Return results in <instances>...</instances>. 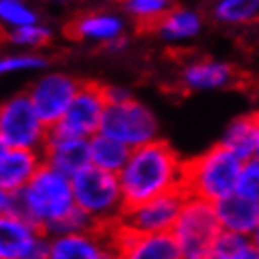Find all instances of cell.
<instances>
[{
	"label": "cell",
	"instance_id": "2",
	"mask_svg": "<svg viewBox=\"0 0 259 259\" xmlns=\"http://www.w3.org/2000/svg\"><path fill=\"white\" fill-rule=\"evenodd\" d=\"M242 163L244 160L216 143L192 160H186L184 192L214 205L237 192Z\"/></svg>",
	"mask_w": 259,
	"mask_h": 259
},
{
	"label": "cell",
	"instance_id": "33",
	"mask_svg": "<svg viewBox=\"0 0 259 259\" xmlns=\"http://www.w3.org/2000/svg\"><path fill=\"white\" fill-rule=\"evenodd\" d=\"M253 158L259 160V111L255 113V132H253Z\"/></svg>",
	"mask_w": 259,
	"mask_h": 259
},
{
	"label": "cell",
	"instance_id": "23",
	"mask_svg": "<svg viewBox=\"0 0 259 259\" xmlns=\"http://www.w3.org/2000/svg\"><path fill=\"white\" fill-rule=\"evenodd\" d=\"M173 6L175 0H117V8L130 23L145 30H152Z\"/></svg>",
	"mask_w": 259,
	"mask_h": 259
},
{
	"label": "cell",
	"instance_id": "24",
	"mask_svg": "<svg viewBox=\"0 0 259 259\" xmlns=\"http://www.w3.org/2000/svg\"><path fill=\"white\" fill-rule=\"evenodd\" d=\"M53 36H55L53 26L44 21L4 30V41L12 49H19V51H41L53 41Z\"/></svg>",
	"mask_w": 259,
	"mask_h": 259
},
{
	"label": "cell",
	"instance_id": "30",
	"mask_svg": "<svg viewBox=\"0 0 259 259\" xmlns=\"http://www.w3.org/2000/svg\"><path fill=\"white\" fill-rule=\"evenodd\" d=\"M0 216H25V203L21 192L0 190Z\"/></svg>",
	"mask_w": 259,
	"mask_h": 259
},
{
	"label": "cell",
	"instance_id": "18",
	"mask_svg": "<svg viewBox=\"0 0 259 259\" xmlns=\"http://www.w3.org/2000/svg\"><path fill=\"white\" fill-rule=\"evenodd\" d=\"M44 165L39 150L0 147V190L21 192Z\"/></svg>",
	"mask_w": 259,
	"mask_h": 259
},
{
	"label": "cell",
	"instance_id": "15",
	"mask_svg": "<svg viewBox=\"0 0 259 259\" xmlns=\"http://www.w3.org/2000/svg\"><path fill=\"white\" fill-rule=\"evenodd\" d=\"M118 259H184L171 233H134L120 224L113 227Z\"/></svg>",
	"mask_w": 259,
	"mask_h": 259
},
{
	"label": "cell",
	"instance_id": "27",
	"mask_svg": "<svg viewBox=\"0 0 259 259\" xmlns=\"http://www.w3.org/2000/svg\"><path fill=\"white\" fill-rule=\"evenodd\" d=\"M237 194L259 203V160L250 158L242 163L237 182Z\"/></svg>",
	"mask_w": 259,
	"mask_h": 259
},
{
	"label": "cell",
	"instance_id": "11",
	"mask_svg": "<svg viewBox=\"0 0 259 259\" xmlns=\"http://www.w3.org/2000/svg\"><path fill=\"white\" fill-rule=\"evenodd\" d=\"M186 197L188 194L184 190H177L128 207L120 220V226L143 235L171 233L182 212Z\"/></svg>",
	"mask_w": 259,
	"mask_h": 259
},
{
	"label": "cell",
	"instance_id": "16",
	"mask_svg": "<svg viewBox=\"0 0 259 259\" xmlns=\"http://www.w3.org/2000/svg\"><path fill=\"white\" fill-rule=\"evenodd\" d=\"M41 156L46 165H51L53 169L71 179L91 165L89 139L68 136L57 130L49 132V137L41 149Z\"/></svg>",
	"mask_w": 259,
	"mask_h": 259
},
{
	"label": "cell",
	"instance_id": "32",
	"mask_svg": "<svg viewBox=\"0 0 259 259\" xmlns=\"http://www.w3.org/2000/svg\"><path fill=\"white\" fill-rule=\"evenodd\" d=\"M231 259H259V248L253 244L252 240H248Z\"/></svg>",
	"mask_w": 259,
	"mask_h": 259
},
{
	"label": "cell",
	"instance_id": "17",
	"mask_svg": "<svg viewBox=\"0 0 259 259\" xmlns=\"http://www.w3.org/2000/svg\"><path fill=\"white\" fill-rule=\"evenodd\" d=\"M205 23H207V17L201 10L194 6L175 4L158 21V25L150 32L154 34L156 39H160L169 47L186 46L203 34Z\"/></svg>",
	"mask_w": 259,
	"mask_h": 259
},
{
	"label": "cell",
	"instance_id": "28",
	"mask_svg": "<svg viewBox=\"0 0 259 259\" xmlns=\"http://www.w3.org/2000/svg\"><path fill=\"white\" fill-rule=\"evenodd\" d=\"M248 240H250L248 237H242V235H237V233H231V231H224V229H222L220 235L214 240L208 259H231L240 248L246 244Z\"/></svg>",
	"mask_w": 259,
	"mask_h": 259
},
{
	"label": "cell",
	"instance_id": "1",
	"mask_svg": "<svg viewBox=\"0 0 259 259\" xmlns=\"http://www.w3.org/2000/svg\"><path fill=\"white\" fill-rule=\"evenodd\" d=\"M186 160L165 139L134 149L128 163L118 173L126 207L139 205L143 201L162 194L184 190Z\"/></svg>",
	"mask_w": 259,
	"mask_h": 259
},
{
	"label": "cell",
	"instance_id": "19",
	"mask_svg": "<svg viewBox=\"0 0 259 259\" xmlns=\"http://www.w3.org/2000/svg\"><path fill=\"white\" fill-rule=\"evenodd\" d=\"M216 216L224 231L248 237L253 233V229L259 222V203L244 197L240 194H231L222 201L214 203Z\"/></svg>",
	"mask_w": 259,
	"mask_h": 259
},
{
	"label": "cell",
	"instance_id": "31",
	"mask_svg": "<svg viewBox=\"0 0 259 259\" xmlns=\"http://www.w3.org/2000/svg\"><path fill=\"white\" fill-rule=\"evenodd\" d=\"M105 96L109 104H120V102L134 98V92L122 84H105Z\"/></svg>",
	"mask_w": 259,
	"mask_h": 259
},
{
	"label": "cell",
	"instance_id": "21",
	"mask_svg": "<svg viewBox=\"0 0 259 259\" xmlns=\"http://www.w3.org/2000/svg\"><path fill=\"white\" fill-rule=\"evenodd\" d=\"M89 154H91V165L118 175L128 163L132 149L115 137L100 132L89 139Z\"/></svg>",
	"mask_w": 259,
	"mask_h": 259
},
{
	"label": "cell",
	"instance_id": "8",
	"mask_svg": "<svg viewBox=\"0 0 259 259\" xmlns=\"http://www.w3.org/2000/svg\"><path fill=\"white\" fill-rule=\"evenodd\" d=\"M130 25L128 17L118 8H92L75 15L66 26V34L84 46L118 53L128 46Z\"/></svg>",
	"mask_w": 259,
	"mask_h": 259
},
{
	"label": "cell",
	"instance_id": "12",
	"mask_svg": "<svg viewBox=\"0 0 259 259\" xmlns=\"http://www.w3.org/2000/svg\"><path fill=\"white\" fill-rule=\"evenodd\" d=\"M239 70L231 62L216 57H190L177 70V83L190 94L222 92L239 83Z\"/></svg>",
	"mask_w": 259,
	"mask_h": 259
},
{
	"label": "cell",
	"instance_id": "35",
	"mask_svg": "<svg viewBox=\"0 0 259 259\" xmlns=\"http://www.w3.org/2000/svg\"><path fill=\"white\" fill-rule=\"evenodd\" d=\"M28 259H47V255H36V257H28Z\"/></svg>",
	"mask_w": 259,
	"mask_h": 259
},
{
	"label": "cell",
	"instance_id": "20",
	"mask_svg": "<svg viewBox=\"0 0 259 259\" xmlns=\"http://www.w3.org/2000/svg\"><path fill=\"white\" fill-rule=\"evenodd\" d=\"M208 19L224 28H242L259 19V0H212Z\"/></svg>",
	"mask_w": 259,
	"mask_h": 259
},
{
	"label": "cell",
	"instance_id": "4",
	"mask_svg": "<svg viewBox=\"0 0 259 259\" xmlns=\"http://www.w3.org/2000/svg\"><path fill=\"white\" fill-rule=\"evenodd\" d=\"M75 205L89 214L98 227H115L126 212L122 186L117 173L89 165L71 179Z\"/></svg>",
	"mask_w": 259,
	"mask_h": 259
},
{
	"label": "cell",
	"instance_id": "13",
	"mask_svg": "<svg viewBox=\"0 0 259 259\" xmlns=\"http://www.w3.org/2000/svg\"><path fill=\"white\" fill-rule=\"evenodd\" d=\"M47 259H118L113 227H94L81 233L51 235Z\"/></svg>",
	"mask_w": 259,
	"mask_h": 259
},
{
	"label": "cell",
	"instance_id": "22",
	"mask_svg": "<svg viewBox=\"0 0 259 259\" xmlns=\"http://www.w3.org/2000/svg\"><path fill=\"white\" fill-rule=\"evenodd\" d=\"M253 132H255V113L239 115L229 120L218 143L246 162L253 158Z\"/></svg>",
	"mask_w": 259,
	"mask_h": 259
},
{
	"label": "cell",
	"instance_id": "7",
	"mask_svg": "<svg viewBox=\"0 0 259 259\" xmlns=\"http://www.w3.org/2000/svg\"><path fill=\"white\" fill-rule=\"evenodd\" d=\"M102 132L118 139L132 150L162 139V124L158 115L150 105L137 100L136 96L120 104L107 105Z\"/></svg>",
	"mask_w": 259,
	"mask_h": 259
},
{
	"label": "cell",
	"instance_id": "9",
	"mask_svg": "<svg viewBox=\"0 0 259 259\" xmlns=\"http://www.w3.org/2000/svg\"><path fill=\"white\" fill-rule=\"evenodd\" d=\"M83 79L71 75L62 70H46L38 73V77L28 84L26 94L38 111L39 118L55 128L62 120L66 111L70 109L73 98L81 89Z\"/></svg>",
	"mask_w": 259,
	"mask_h": 259
},
{
	"label": "cell",
	"instance_id": "10",
	"mask_svg": "<svg viewBox=\"0 0 259 259\" xmlns=\"http://www.w3.org/2000/svg\"><path fill=\"white\" fill-rule=\"evenodd\" d=\"M107 105L109 102L105 96V84L98 81H83L70 109L66 111L62 120L51 130H57L68 136L91 139L92 136L102 132Z\"/></svg>",
	"mask_w": 259,
	"mask_h": 259
},
{
	"label": "cell",
	"instance_id": "26",
	"mask_svg": "<svg viewBox=\"0 0 259 259\" xmlns=\"http://www.w3.org/2000/svg\"><path fill=\"white\" fill-rule=\"evenodd\" d=\"M41 21V13L30 0H0V23L4 30L34 25Z\"/></svg>",
	"mask_w": 259,
	"mask_h": 259
},
{
	"label": "cell",
	"instance_id": "5",
	"mask_svg": "<svg viewBox=\"0 0 259 259\" xmlns=\"http://www.w3.org/2000/svg\"><path fill=\"white\" fill-rule=\"evenodd\" d=\"M51 128L39 118L26 91L15 92L0 105V147L6 149H44Z\"/></svg>",
	"mask_w": 259,
	"mask_h": 259
},
{
	"label": "cell",
	"instance_id": "29",
	"mask_svg": "<svg viewBox=\"0 0 259 259\" xmlns=\"http://www.w3.org/2000/svg\"><path fill=\"white\" fill-rule=\"evenodd\" d=\"M98 227L89 214H84L79 207H75L71 210L64 220L60 222L59 226L53 229L51 235H66V233H81V231H89V229H94ZM49 235V237H51Z\"/></svg>",
	"mask_w": 259,
	"mask_h": 259
},
{
	"label": "cell",
	"instance_id": "3",
	"mask_svg": "<svg viewBox=\"0 0 259 259\" xmlns=\"http://www.w3.org/2000/svg\"><path fill=\"white\" fill-rule=\"evenodd\" d=\"M25 203V218L32 220L47 235L77 207L71 177L51 165H41L34 179L21 190Z\"/></svg>",
	"mask_w": 259,
	"mask_h": 259
},
{
	"label": "cell",
	"instance_id": "14",
	"mask_svg": "<svg viewBox=\"0 0 259 259\" xmlns=\"http://www.w3.org/2000/svg\"><path fill=\"white\" fill-rule=\"evenodd\" d=\"M49 235L25 216H0V259L46 255Z\"/></svg>",
	"mask_w": 259,
	"mask_h": 259
},
{
	"label": "cell",
	"instance_id": "34",
	"mask_svg": "<svg viewBox=\"0 0 259 259\" xmlns=\"http://www.w3.org/2000/svg\"><path fill=\"white\" fill-rule=\"evenodd\" d=\"M250 240L259 248V222H257V226H255V229H253V233L250 235Z\"/></svg>",
	"mask_w": 259,
	"mask_h": 259
},
{
	"label": "cell",
	"instance_id": "6",
	"mask_svg": "<svg viewBox=\"0 0 259 259\" xmlns=\"http://www.w3.org/2000/svg\"><path fill=\"white\" fill-rule=\"evenodd\" d=\"M220 231L212 203L188 195L171 235L175 237L184 259H208Z\"/></svg>",
	"mask_w": 259,
	"mask_h": 259
},
{
	"label": "cell",
	"instance_id": "25",
	"mask_svg": "<svg viewBox=\"0 0 259 259\" xmlns=\"http://www.w3.org/2000/svg\"><path fill=\"white\" fill-rule=\"evenodd\" d=\"M49 59L41 51H12L0 57V73L2 75H17V73H41L47 70Z\"/></svg>",
	"mask_w": 259,
	"mask_h": 259
}]
</instances>
